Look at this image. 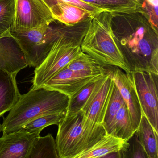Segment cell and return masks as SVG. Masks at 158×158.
Returning a JSON list of instances; mask_svg holds the SVG:
<instances>
[{
	"mask_svg": "<svg viewBox=\"0 0 158 158\" xmlns=\"http://www.w3.org/2000/svg\"><path fill=\"white\" fill-rule=\"evenodd\" d=\"M115 41L131 73L158 74V31L140 10L112 13Z\"/></svg>",
	"mask_w": 158,
	"mask_h": 158,
	"instance_id": "1",
	"label": "cell"
},
{
	"mask_svg": "<svg viewBox=\"0 0 158 158\" xmlns=\"http://www.w3.org/2000/svg\"><path fill=\"white\" fill-rule=\"evenodd\" d=\"M69 98L56 90L43 87L31 89L21 95L18 102L3 119L2 135L18 131L23 126L43 115L65 114Z\"/></svg>",
	"mask_w": 158,
	"mask_h": 158,
	"instance_id": "2",
	"label": "cell"
},
{
	"mask_svg": "<svg viewBox=\"0 0 158 158\" xmlns=\"http://www.w3.org/2000/svg\"><path fill=\"white\" fill-rule=\"evenodd\" d=\"M111 13L101 11L92 15L80 44L81 50L103 66L119 67L131 73L114 38L111 25Z\"/></svg>",
	"mask_w": 158,
	"mask_h": 158,
	"instance_id": "3",
	"label": "cell"
},
{
	"mask_svg": "<svg viewBox=\"0 0 158 158\" xmlns=\"http://www.w3.org/2000/svg\"><path fill=\"white\" fill-rule=\"evenodd\" d=\"M88 20L72 26L64 25L43 62L36 67L32 87H41L82 52L80 44L87 27Z\"/></svg>",
	"mask_w": 158,
	"mask_h": 158,
	"instance_id": "4",
	"label": "cell"
},
{
	"mask_svg": "<svg viewBox=\"0 0 158 158\" xmlns=\"http://www.w3.org/2000/svg\"><path fill=\"white\" fill-rule=\"evenodd\" d=\"M58 126L55 141L59 158H75L107 134L103 124L89 120L82 110L65 114Z\"/></svg>",
	"mask_w": 158,
	"mask_h": 158,
	"instance_id": "5",
	"label": "cell"
},
{
	"mask_svg": "<svg viewBox=\"0 0 158 158\" xmlns=\"http://www.w3.org/2000/svg\"><path fill=\"white\" fill-rule=\"evenodd\" d=\"M54 22L35 28H19L10 31L9 34L20 46L28 66L35 68L48 56L64 25L59 22L54 26Z\"/></svg>",
	"mask_w": 158,
	"mask_h": 158,
	"instance_id": "6",
	"label": "cell"
},
{
	"mask_svg": "<svg viewBox=\"0 0 158 158\" xmlns=\"http://www.w3.org/2000/svg\"><path fill=\"white\" fill-rule=\"evenodd\" d=\"M131 74L142 114L158 132V74L143 71Z\"/></svg>",
	"mask_w": 158,
	"mask_h": 158,
	"instance_id": "7",
	"label": "cell"
},
{
	"mask_svg": "<svg viewBox=\"0 0 158 158\" xmlns=\"http://www.w3.org/2000/svg\"><path fill=\"white\" fill-rule=\"evenodd\" d=\"M41 0H15V15L11 30L33 28L55 22Z\"/></svg>",
	"mask_w": 158,
	"mask_h": 158,
	"instance_id": "8",
	"label": "cell"
},
{
	"mask_svg": "<svg viewBox=\"0 0 158 158\" xmlns=\"http://www.w3.org/2000/svg\"><path fill=\"white\" fill-rule=\"evenodd\" d=\"M106 66L108 73L117 86L127 106L135 131L140 123L142 112L132 74L126 73L116 66Z\"/></svg>",
	"mask_w": 158,
	"mask_h": 158,
	"instance_id": "9",
	"label": "cell"
},
{
	"mask_svg": "<svg viewBox=\"0 0 158 158\" xmlns=\"http://www.w3.org/2000/svg\"><path fill=\"white\" fill-rule=\"evenodd\" d=\"M40 135L21 129L0 138V158H28L35 139Z\"/></svg>",
	"mask_w": 158,
	"mask_h": 158,
	"instance_id": "10",
	"label": "cell"
},
{
	"mask_svg": "<svg viewBox=\"0 0 158 158\" xmlns=\"http://www.w3.org/2000/svg\"><path fill=\"white\" fill-rule=\"evenodd\" d=\"M101 75H85L72 71L66 66L41 87L59 91L70 98Z\"/></svg>",
	"mask_w": 158,
	"mask_h": 158,
	"instance_id": "11",
	"label": "cell"
},
{
	"mask_svg": "<svg viewBox=\"0 0 158 158\" xmlns=\"http://www.w3.org/2000/svg\"><path fill=\"white\" fill-rule=\"evenodd\" d=\"M9 33L0 35V70L17 74L28 65L20 46Z\"/></svg>",
	"mask_w": 158,
	"mask_h": 158,
	"instance_id": "12",
	"label": "cell"
},
{
	"mask_svg": "<svg viewBox=\"0 0 158 158\" xmlns=\"http://www.w3.org/2000/svg\"><path fill=\"white\" fill-rule=\"evenodd\" d=\"M114 84L107 72V77L100 87L81 110L86 118L96 123L103 124Z\"/></svg>",
	"mask_w": 158,
	"mask_h": 158,
	"instance_id": "13",
	"label": "cell"
},
{
	"mask_svg": "<svg viewBox=\"0 0 158 158\" xmlns=\"http://www.w3.org/2000/svg\"><path fill=\"white\" fill-rule=\"evenodd\" d=\"M16 75L0 70V117L10 111L21 97Z\"/></svg>",
	"mask_w": 158,
	"mask_h": 158,
	"instance_id": "14",
	"label": "cell"
},
{
	"mask_svg": "<svg viewBox=\"0 0 158 158\" xmlns=\"http://www.w3.org/2000/svg\"><path fill=\"white\" fill-rule=\"evenodd\" d=\"M128 141L107 134L88 149L77 155L75 158H104L110 153L127 151Z\"/></svg>",
	"mask_w": 158,
	"mask_h": 158,
	"instance_id": "15",
	"label": "cell"
},
{
	"mask_svg": "<svg viewBox=\"0 0 158 158\" xmlns=\"http://www.w3.org/2000/svg\"><path fill=\"white\" fill-rule=\"evenodd\" d=\"M50 10L55 21L67 26L76 25L88 20L94 15L78 6L65 2H58L50 8Z\"/></svg>",
	"mask_w": 158,
	"mask_h": 158,
	"instance_id": "16",
	"label": "cell"
},
{
	"mask_svg": "<svg viewBox=\"0 0 158 158\" xmlns=\"http://www.w3.org/2000/svg\"><path fill=\"white\" fill-rule=\"evenodd\" d=\"M135 135L143 147L148 158H158V132L143 114Z\"/></svg>",
	"mask_w": 158,
	"mask_h": 158,
	"instance_id": "17",
	"label": "cell"
},
{
	"mask_svg": "<svg viewBox=\"0 0 158 158\" xmlns=\"http://www.w3.org/2000/svg\"><path fill=\"white\" fill-rule=\"evenodd\" d=\"M107 76V73L102 75L69 98L66 114L75 113L81 110L88 101L100 87Z\"/></svg>",
	"mask_w": 158,
	"mask_h": 158,
	"instance_id": "18",
	"label": "cell"
},
{
	"mask_svg": "<svg viewBox=\"0 0 158 158\" xmlns=\"http://www.w3.org/2000/svg\"><path fill=\"white\" fill-rule=\"evenodd\" d=\"M67 67L87 76L99 75L108 72L106 66H103L97 60L82 51L67 65Z\"/></svg>",
	"mask_w": 158,
	"mask_h": 158,
	"instance_id": "19",
	"label": "cell"
},
{
	"mask_svg": "<svg viewBox=\"0 0 158 158\" xmlns=\"http://www.w3.org/2000/svg\"><path fill=\"white\" fill-rule=\"evenodd\" d=\"M135 133L131 116L125 103L115 115L109 134L128 141Z\"/></svg>",
	"mask_w": 158,
	"mask_h": 158,
	"instance_id": "20",
	"label": "cell"
},
{
	"mask_svg": "<svg viewBox=\"0 0 158 158\" xmlns=\"http://www.w3.org/2000/svg\"><path fill=\"white\" fill-rule=\"evenodd\" d=\"M105 11L126 12L139 10L140 4L134 0H81Z\"/></svg>",
	"mask_w": 158,
	"mask_h": 158,
	"instance_id": "21",
	"label": "cell"
},
{
	"mask_svg": "<svg viewBox=\"0 0 158 158\" xmlns=\"http://www.w3.org/2000/svg\"><path fill=\"white\" fill-rule=\"evenodd\" d=\"M28 158H59L56 141L52 134L35 139Z\"/></svg>",
	"mask_w": 158,
	"mask_h": 158,
	"instance_id": "22",
	"label": "cell"
},
{
	"mask_svg": "<svg viewBox=\"0 0 158 158\" xmlns=\"http://www.w3.org/2000/svg\"><path fill=\"white\" fill-rule=\"evenodd\" d=\"M125 103L119 89L114 83L103 120V125L107 134H109L110 133L112 124L115 115Z\"/></svg>",
	"mask_w": 158,
	"mask_h": 158,
	"instance_id": "23",
	"label": "cell"
},
{
	"mask_svg": "<svg viewBox=\"0 0 158 158\" xmlns=\"http://www.w3.org/2000/svg\"><path fill=\"white\" fill-rule=\"evenodd\" d=\"M15 0H0V35L10 31L15 15Z\"/></svg>",
	"mask_w": 158,
	"mask_h": 158,
	"instance_id": "24",
	"label": "cell"
},
{
	"mask_svg": "<svg viewBox=\"0 0 158 158\" xmlns=\"http://www.w3.org/2000/svg\"><path fill=\"white\" fill-rule=\"evenodd\" d=\"M65 114H49L43 115L26 124L21 129L29 133L40 134L47 127L52 125H58Z\"/></svg>",
	"mask_w": 158,
	"mask_h": 158,
	"instance_id": "25",
	"label": "cell"
},
{
	"mask_svg": "<svg viewBox=\"0 0 158 158\" xmlns=\"http://www.w3.org/2000/svg\"><path fill=\"white\" fill-rule=\"evenodd\" d=\"M140 10L148 17L152 25L158 30V0H137Z\"/></svg>",
	"mask_w": 158,
	"mask_h": 158,
	"instance_id": "26",
	"label": "cell"
},
{
	"mask_svg": "<svg viewBox=\"0 0 158 158\" xmlns=\"http://www.w3.org/2000/svg\"><path fill=\"white\" fill-rule=\"evenodd\" d=\"M41 1L49 9L58 2H65L73 4L82 9H85L86 10L92 13V14H95L99 12L105 11L97 7L92 6L89 3L84 2L81 0H41Z\"/></svg>",
	"mask_w": 158,
	"mask_h": 158,
	"instance_id": "27",
	"label": "cell"
},
{
	"mask_svg": "<svg viewBox=\"0 0 158 158\" xmlns=\"http://www.w3.org/2000/svg\"><path fill=\"white\" fill-rule=\"evenodd\" d=\"M131 139L132 140L131 143L128 141L129 147L127 151L124 153V158H148L147 154L136 136L134 134Z\"/></svg>",
	"mask_w": 158,
	"mask_h": 158,
	"instance_id": "28",
	"label": "cell"
},
{
	"mask_svg": "<svg viewBox=\"0 0 158 158\" xmlns=\"http://www.w3.org/2000/svg\"><path fill=\"white\" fill-rule=\"evenodd\" d=\"M1 124H0V132H1Z\"/></svg>",
	"mask_w": 158,
	"mask_h": 158,
	"instance_id": "29",
	"label": "cell"
},
{
	"mask_svg": "<svg viewBox=\"0 0 158 158\" xmlns=\"http://www.w3.org/2000/svg\"><path fill=\"white\" fill-rule=\"evenodd\" d=\"M134 1H137V0H134Z\"/></svg>",
	"mask_w": 158,
	"mask_h": 158,
	"instance_id": "30",
	"label": "cell"
}]
</instances>
